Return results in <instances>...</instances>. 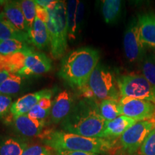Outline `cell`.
I'll use <instances>...</instances> for the list:
<instances>
[{"instance_id":"36","label":"cell","mask_w":155,"mask_h":155,"mask_svg":"<svg viewBox=\"0 0 155 155\" xmlns=\"http://www.w3.org/2000/svg\"><path fill=\"white\" fill-rule=\"evenodd\" d=\"M114 155H127V154L124 152H122V151H118Z\"/></svg>"},{"instance_id":"8","label":"cell","mask_w":155,"mask_h":155,"mask_svg":"<svg viewBox=\"0 0 155 155\" xmlns=\"http://www.w3.org/2000/svg\"><path fill=\"white\" fill-rule=\"evenodd\" d=\"M119 108L121 115L127 116L135 121H155V104L149 101L121 97L119 101Z\"/></svg>"},{"instance_id":"10","label":"cell","mask_w":155,"mask_h":155,"mask_svg":"<svg viewBox=\"0 0 155 155\" xmlns=\"http://www.w3.org/2000/svg\"><path fill=\"white\" fill-rule=\"evenodd\" d=\"M53 65L50 58L40 52L33 49L28 52L25 59V66L17 75L21 76L32 75H40L51 71Z\"/></svg>"},{"instance_id":"37","label":"cell","mask_w":155,"mask_h":155,"mask_svg":"<svg viewBox=\"0 0 155 155\" xmlns=\"http://www.w3.org/2000/svg\"><path fill=\"white\" fill-rule=\"evenodd\" d=\"M134 155H138V154H134Z\"/></svg>"},{"instance_id":"4","label":"cell","mask_w":155,"mask_h":155,"mask_svg":"<svg viewBox=\"0 0 155 155\" xmlns=\"http://www.w3.org/2000/svg\"><path fill=\"white\" fill-rule=\"evenodd\" d=\"M48 12L49 19L46 25L49 35L50 53L54 59H60L66 53L68 39L65 2L58 1L55 9Z\"/></svg>"},{"instance_id":"18","label":"cell","mask_w":155,"mask_h":155,"mask_svg":"<svg viewBox=\"0 0 155 155\" xmlns=\"http://www.w3.org/2000/svg\"><path fill=\"white\" fill-rule=\"evenodd\" d=\"M28 147L25 139L11 136H0V155H22Z\"/></svg>"},{"instance_id":"27","label":"cell","mask_w":155,"mask_h":155,"mask_svg":"<svg viewBox=\"0 0 155 155\" xmlns=\"http://www.w3.org/2000/svg\"><path fill=\"white\" fill-rule=\"evenodd\" d=\"M143 76L155 86V55H150L145 56L142 62Z\"/></svg>"},{"instance_id":"7","label":"cell","mask_w":155,"mask_h":155,"mask_svg":"<svg viewBox=\"0 0 155 155\" xmlns=\"http://www.w3.org/2000/svg\"><path fill=\"white\" fill-rule=\"evenodd\" d=\"M154 128V120L138 121L129 127L120 138L124 152L129 155L135 154L149 134Z\"/></svg>"},{"instance_id":"15","label":"cell","mask_w":155,"mask_h":155,"mask_svg":"<svg viewBox=\"0 0 155 155\" xmlns=\"http://www.w3.org/2000/svg\"><path fill=\"white\" fill-rule=\"evenodd\" d=\"M137 122L134 119L124 115L119 116L111 121H106L101 138L113 139L121 137L129 127Z\"/></svg>"},{"instance_id":"6","label":"cell","mask_w":155,"mask_h":155,"mask_svg":"<svg viewBox=\"0 0 155 155\" xmlns=\"http://www.w3.org/2000/svg\"><path fill=\"white\" fill-rule=\"evenodd\" d=\"M121 97H130L149 101L155 104V86L143 75L127 74L119 76L116 80Z\"/></svg>"},{"instance_id":"16","label":"cell","mask_w":155,"mask_h":155,"mask_svg":"<svg viewBox=\"0 0 155 155\" xmlns=\"http://www.w3.org/2000/svg\"><path fill=\"white\" fill-rule=\"evenodd\" d=\"M141 39L145 45L155 48V14L144 13L138 16Z\"/></svg>"},{"instance_id":"13","label":"cell","mask_w":155,"mask_h":155,"mask_svg":"<svg viewBox=\"0 0 155 155\" xmlns=\"http://www.w3.org/2000/svg\"><path fill=\"white\" fill-rule=\"evenodd\" d=\"M12 124L19 134L25 137H33L42 133L45 121L32 119L28 114H25L13 117Z\"/></svg>"},{"instance_id":"21","label":"cell","mask_w":155,"mask_h":155,"mask_svg":"<svg viewBox=\"0 0 155 155\" xmlns=\"http://www.w3.org/2000/svg\"><path fill=\"white\" fill-rule=\"evenodd\" d=\"M79 1L69 0L66 4V19L68 36L70 40H75L78 34L76 27V12Z\"/></svg>"},{"instance_id":"11","label":"cell","mask_w":155,"mask_h":155,"mask_svg":"<svg viewBox=\"0 0 155 155\" xmlns=\"http://www.w3.org/2000/svg\"><path fill=\"white\" fill-rule=\"evenodd\" d=\"M56 91L55 88H46L25 95L12 103L10 114L13 117L28 114L29 111L45 97H52Z\"/></svg>"},{"instance_id":"31","label":"cell","mask_w":155,"mask_h":155,"mask_svg":"<svg viewBox=\"0 0 155 155\" xmlns=\"http://www.w3.org/2000/svg\"><path fill=\"white\" fill-rule=\"evenodd\" d=\"M84 11H85V6L83 2H79L78 5L77 7L76 12V27L78 32L80 30L81 25H82L83 17H84Z\"/></svg>"},{"instance_id":"25","label":"cell","mask_w":155,"mask_h":155,"mask_svg":"<svg viewBox=\"0 0 155 155\" xmlns=\"http://www.w3.org/2000/svg\"><path fill=\"white\" fill-rule=\"evenodd\" d=\"M98 108L101 116L106 121H111L121 116L119 108V101L113 99L101 101L98 105Z\"/></svg>"},{"instance_id":"28","label":"cell","mask_w":155,"mask_h":155,"mask_svg":"<svg viewBox=\"0 0 155 155\" xmlns=\"http://www.w3.org/2000/svg\"><path fill=\"white\" fill-rule=\"evenodd\" d=\"M139 150V155H155V128L149 134Z\"/></svg>"},{"instance_id":"20","label":"cell","mask_w":155,"mask_h":155,"mask_svg":"<svg viewBox=\"0 0 155 155\" xmlns=\"http://www.w3.org/2000/svg\"><path fill=\"white\" fill-rule=\"evenodd\" d=\"M122 9L120 0H104L102 2V15L107 24H113L119 18Z\"/></svg>"},{"instance_id":"23","label":"cell","mask_w":155,"mask_h":155,"mask_svg":"<svg viewBox=\"0 0 155 155\" xmlns=\"http://www.w3.org/2000/svg\"><path fill=\"white\" fill-rule=\"evenodd\" d=\"M22 76L10 73L9 76L0 86V94L9 96L17 94L22 89Z\"/></svg>"},{"instance_id":"12","label":"cell","mask_w":155,"mask_h":155,"mask_svg":"<svg viewBox=\"0 0 155 155\" xmlns=\"http://www.w3.org/2000/svg\"><path fill=\"white\" fill-rule=\"evenodd\" d=\"M75 103L72 94L64 90L59 93L53 101L50 111V121L53 124L61 123L72 111Z\"/></svg>"},{"instance_id":"3","label":"cell","mask_w":155,"mask_h":155,"mask_svg":"<svg viewBox=\"0 0 155 155\" xmlns=\"http://www.w3.org/2000/svg\"><path fill=\"white\" fill-rule=\"evenodd\" d=\"M43 143L55 151L66 150L98 154L110 152L115 146L113 139L86 137L63 131L48 134L43 139Z\"/></svg>"},{"instance_id":"22","label":"cell","mask_w":155,"mask_h":155,"mask_svg":"<svg viewBox=\"0 0 155 155\" xmlns=\"http://www.w3.org/2000/svg\"><path fill=\"white\" fill-rule=\"evenodd\" d=\"M30 45L29 42L15 40V39L0 40V55H9L23 50L30 49L33 48Z\"/></svg>"},{"instance_id":"24","label":"cell","mask_w":155,"mask_h":155,"mask_svg":"<svg viewBox=\"0 0 155 155\" xmlns=\"http://www.w3.org/2000/svg\"><path fill=\"white\" fill-rule=\"evenodd\" d=\"M51 98L52 97H45L42 98L29 111L28 115L32 119L45 121V119L50 114V111L53 106V101Z\"/></svg>"},{"instance_id":"38","label":"cell","mask_w":155,"mask_h":155,"mask_svg":"<svg viewBox=\"0 0 155 155\" xmlns=\"http://www.w3.org/2000/svg\"><path fill=\"white\" fill-rule=\"evenodd\" d=\"M154 55H155V51H154Z\"/></svg>"},{"instance_id":"34","label":"cell","mask_w":155,"mask_h":155,"mask_svg":"<svg viewBox=\"0 0 155 155\" xmlns=\"http://www.w3.org/2000/svg\"><path fill=\"white\" fill-rule=\"evenodd\" d=\"M55 155H103L94 153H88L83 152H72V151L66 150H58L56 151Z\"/></svg>"},{"instance_id":"17","label":"cell","mask_w":155,"mask_h":155,"mask_svg":"<svg viewBox=\"0 0 155 155\" xmlns=\"http://www.w3.org/2000/svg\"><path fill=\"white\" fill-rule=\"evenodd\" d=\"M28 36L30 43L39 50H43L49 45L47 25L37 17L32 29L28 32Z\"/></svg>"},{"instance_id":"14","label":"cell","mask_w":155,"mask_h":155,"mask_svg":"<svg viewBox=\"0 0 155 155\" xmlns=\"http://www.w3.org/2000/svg\"><path fill=\"white\" fill-rule=\"evenodd\" d=\"M1 2L3 3L2 12L7 20L16 30L28 33L26 22L19 1H4Z\"/></svg>"},{"instance_id":"26","label":"cell","mask_w":155,"mask_h":155,"mask_svg":"<svg viewBox=\"0 0 155 155\" xmlns=\"http://www.w3.org/2000/svg\"><path fill=\"white\" fill-rule=\"evenodd\" d=\"M24 14L25 22H26L28 33L32 26L36 18V5L35 1L32 0H22L19 1Z\"/></svg>"},{"instance_id":"19","label":"cell","mask_w":155,"mask_h":155,"mask_svg":"<svg viewBox=\"0 0 155 155\" xmlns=\"http://www.w3.org/2000/svg\"><path fill=\"white\" fill-rule=\"evenodd\" d=\"M9 39H15L30 43L28 34L16 30L7 20L3 12H0V40Z\"/></svg>"},{"instance_id":"32","label":"cell","mask_w":155,"mask_h":155,"mask_svg":"<svg viewBox=\"0 0 155 155\" xmlns=\"http://www.w3.org/2000/svg\"><path fill=\"white\" fill-rule=\"evenodd\" d=\"M36 5V17L44 23H47L49 19V12L48 9L41 7V6Z\"/></svg>"},{"instance_id":"30","label":"cell","mask_w":155,"mask_h":155,"mask_svg":"<svg viewBox=\"0 0 155 155\" xmlns=\"http://www.w3.org/2000/svg\"><path fill=\"white\" fill-rule=\"evenodd\" d=\"M22 155H53L48 147L40 146V145H33L28 147Z\"/></svg>"},{"instance_id":"29","label":"cell","mask_w":155,"mask_h":155,"mask_svg":"<svg viewBox=\"0 0 155 155\" xmlns=\"http://www.w3.org/2000/svg\"><path fill=\"white\" fill-rule=\"evenodd\" d=\"M12 105V98L11 96L0 94V119H6L10 112Z\"/></svg>"},{"instance_id":"5","label":"cell","mask_w":155,"mask_h":155,"mask_svg":"<svg viewBox=\"0 0 155 155\" xmlns=\"http://www.w3.org/2000/svg\"><path fill=\"white\" fill-rule=\"evenodd\" d=\"M87 86L97 99L120 100L121 95L113 73L101 64L98 63L94 70Z\"/></svg>"},{"instance_id":"2","label":"cell","mask_w":155,"mask_h":155,"mask_svg":"<svg viewBox=\"0 0 155 155\" xmlns=\"http://www.w3.org/2000/svg\"><path fill=\"white\" fill-rule=\"evenodd\" d=\"M99 60V51L95 48L83 47L73 50L63 57L59 75L70 86L82 88L87 85Z\"/></svg>"},{"instance_id":"1","label":"cell","mask_w":155,"mask_h":155,"mask_svg":"<svg viewBox=\"0 0 155 155\" xmlns=\"http://www.w3.org/2000/svg\"><path fill=\"white\" fill-rule=\"evenodd\" d=\"M106 121L94 100L84 99L75 103L68 116L61 122L63 131L92 138H101Z\"/></svg>"},{"instance_id":"39","label":"cell","mask_w":155,"mask_h":155,"mask_svg":"<svg viewBox=\"0 0 155 155\" xmlns=\"http://www.w3.org/2000/svg\"></svg>"},{"instance_id":"33","label":"cell","mask_w":155,"mask_h":155,"mask_svg":"<svg viewBox=\"0 0 155 155\" xmlns=\"http://www.w3.org/2000/svg\"><path fill=\"white\" fill-rule=\"evenodd\" d=\"M35 2L37 5L47 9L48 11H50L55 9L56 5H58V1L57 0H36L35 1Z\"/></svg>"},{"instance_id":"35","label":"cell","mask_w":155,"mask_h":155,"mask_svg":"<svg viewBox=\"0 0 155 155\" xmlns=\"http://www.w3.org/2000/svg\"><path fill=\"white\" fill-rule=\"evenodd\" d=\"M9 75H10V73L7 72V71H0V86L9 76Z\"/></svg>"},{"instance_id":"9","label":"cell","mask_w":155,"mask_h":155,"mask_svg":"<svg viewBox=\"0 0 155 155\" xmlns=\"http://www.w3.org/2000/svg\"><path fill=\"white\" fill-rule=\"evenodd\" d=\"M145 45L139 33L138 19H132L126 28L124 35V49L128 61L140 62L145 58Z\"/></svg>"}]
</instances>
